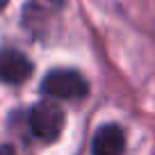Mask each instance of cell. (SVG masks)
<instances>
[{
  "mask_svg": "<svg viewBox=\"0 0 155 155\" xmlns=\"http://www.w3.org/2000/svg\"><path fill=\"white\" fill-rule=\"evenodd\" d=\"M41 89L53 98H82L89 91L87 80L78 71H71V68H55V71H50L44 78Z\"/></svg>",
  "mask_w": 155,
  "mask_h": 155,
  "instance_id": "cell-1",
  "label": "cell"
},
{
  "mask_svg": "<svg viewBox=\"0 0 155 155\" xmlns=\"http://www.w3.org/2000/svg\"><path fill=\"white\" fill-rule=\"evenodd\" d=\"M30 128H32L34 137L44 141H53L59 137L64 128V112L59 105L50 101H41L32 107L30 112Z\"/></svg>",
  "mask_w": 155,
  "mask_h": 155,
  "instance_id": "cell-2",
  "label": "cell"
},
{
  "mask_svg": "<svg viewBox=\"0 0 155 155\" xmlns=\"http://www.w3.org/2000/svg\"><path fill=\"white\" fill-rule=\"evenodd\" d=\"M32 75V62L14 48L0 50V80L9 84H21Z\"/></svg>",
  "mask_w": 155,
  "mask_h": 155,
  "instance_id": "cell-3",
  "label": "cell"
},
{
  "mask_svg": "<svg viewBox=\"0 0 155 155\" xmlns=\"http://www.w3.org/2000/svg\"><path fill=\"white\" fill-rule=\"evenodd\" d=\"M126 148V135L116 123H105L91 139V155H121Z\"/></svg>",
  "mask_w": 155,
  "mask_h": 155,
  "instance_id": "cell-4",
  "label": "cell"
},
{
  "mask_svg": "<svg viewBox=\"0 0 155 155\" xmlns=\"http://www.w3.org/2000/svg\"><path fill=\"white\" fill-rule=\"evenodd\" d=\"M7 2H9V0H0V9H5V7H7Z\"/></svg>",
  "mask_w": 155,
  "mask_h": 155,
  "instance_id": "cell-6",
  "label": "cell"
},
{
  "mask_svg": "<svg viewBox=\"0 0 155 155\" xmlns=\"http://www.w3.org/2000/svg\"><path fill=\"white\" fill-rule=\"evenodd\" d=\"M0 155H16V150L12 148V146H2V148H0Z\"/></svg>",
  "mask_w": 155,
  "mask_h": 155,
  "instance_id": "cell-5",
  "label": "cell"
}]
</instances>
